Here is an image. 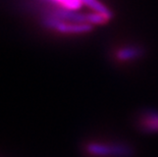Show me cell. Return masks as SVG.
<instances>
[{"label":"cell","instance_id":"1","mask_svg":"<svg viewBox=\"0 0 158 157\" xmlns=\"http://www.w3.org/2000/svg\"><path fill=\"white\" fill-rule=\"evenodd\" d=\"M45 25L48 28L63 34H83L92 30V25L88 23H66L64 19H58L56 16L46 19Z\"/></svg>","mask_w":158,"mask_h":157},{"label":"cell","instance_id":"2","mask_svg":"<svg viewBox=\"0 0 158 157\" xmlns=\"http://www.w3.org/2000/svg\"><path fill=\"white\" fill-rule=\"evenodd\" d=\"M87 151L89 154L96 157H127L131 153V149L123 145H107L92 143L87 146Z\"/></svg>","mask_w":158,"mask_h":157},{"label":"cell","instance_id":"3","mask_svg":"<svg viewBox=\"0 0 158 157\" xmlns=\"http://www.w3.org/2000/svg\"><path fill=\"white\" fill-rule=\"evenodd\" d=\"M141 126L147 132H157L158 131V113L149 112L146 113L142 118Z\"/></svg>","mask_w":158,"mask_h":157},{"label":"cell","instance_id":"4","mask_svg":"<svg viewBox=\"0 0 158 157\" xmlns=\"http://www.w3.org/2000/svg\"><path fill=\"white\" fill-rule=\"evenodd\" d=\"M53 2L59 4L65 10L77 11L83 4L82 0H52Z\"/></svg>","mask_w":158,"mask_h":157},{"label":"cell","instance_id":"5","mask_svg":"<svg viewBox=\"0 0 158 157\" xmlns=\"http://www.w3.org/2000/svg\"><path fill=\"white\" fill-rule=\"evenodd\" d=\"M139 54V50L134 47H127L123 49H120L117 52V58L120 60H129V59L136 58Z\"/></svg>","mask_w":158,"mask_h":157}]
</instances>
